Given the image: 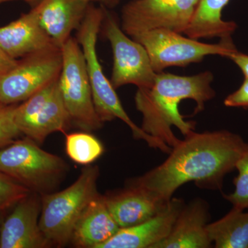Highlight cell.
<instances>
[{"label":"cell","mask_w":248,"mask_h":248,"mask_svg":"<svg viewBox=\"0 0 248 248\" xmlns=\"http://www.w3.org/2000/svg\"><path fill=\"white\" fill-rule=\"evenodd\" d=\"M207 231L216 248H248V212L232 207L224 217L208 223Z\"/></svg>","instance_id":"20"},{"label":"cell","mask_w":248,"mask_h":248,"mask_svg":"<svg viewBox=\"0 0 248 248\" xmlns=\"http://www.w3.org/2000/svg\"><path fill=\"white\" fill-rule=\"evenodd\" d=\"M213 79L210 71L192 76L157 73L151 89H138L135 94V105L142 115V130L171 148L175 146L181 140L173 133L172 127L186 137L195 131L196 125L184 120L179 104L184 99H192L197 104L195 114L203 111L205 103L216 95L211 86Z\"/></svg>","instance_id":"2"},{"label":"cell","mask_w":248,"mask_h":248,"mask_svg":"<svg viewBox=\"0 0 248 248\" xmlns=\"http://www.w3.org/2000/svg\"><path fill=\"white\" fill-rule=\"evenodd\" d=\"M68 166L61 157L44 151L29 138L17 140L0 150V172L33 193H50Z\"/></svg>","instance_id":"5"},{"label":"cell","mask_w":248,"mask_h":248,"mask_svg":"<svg viewBox=\"0 0 248 248\" xmlns=\"http://www.w3.org/2000/svg\"><path fill=\"white\" fill-rule=\"evenodd\" d=\"M62 67V49L53 46L18 60L0 78V104L24 102L58 79Z\"/></svg>","instance_id":"8"},{"label":"cell","mask_w":248,"mask_h":248,"mask_svg":"<svg viewBox=\"0 0 248 248\" xmlns=\"http://www.w3.org/2000/svg\"><path fill=\"white\" fill-rule=\"evenodd\" d=\"M16 108L14 104H0V148L9 146L22 135L15 122Z\"/></svg>","instance_id":"24"},{"label":"cell","mask_w":248,"mask_h":248,"mask_svg":"<svg viewBox=\"0 0 248 248\" xmlns=\"http://www.w3.org/2000/svg\"><path fill=\"white\" fill-rule=\"evenodd\" d=\"M62 67L58 82L71 123L86 132L102 127L93 102L84 54L79 42L71 37L62 47Z\"/></svg>","instance_id":"6"},{"label":"cell","mask_w":248,"mask_h":248,"mask_svg":"<svg viewBox=\"0 0 248 248\" xmlns=\"http://www.w3.org/2000/svg\"><path fill=\"white\" fill-rule=\"evenodd\" d=\"M112 218L122 228L136 226L157 215L169 202L144 187L130 184L104 195Z\"/></svg>","instance_id":"14"},{"label":"cell","mask_w":248,"mask_h":248,"mask_svg":"<svg viewBox=\"0 0 248 248\" xmlns=\"http://www.w3.org/2000/svg\"><path fill=\"white\" fill-rule=\"evenodd\" d=\"M104 16L105 11L102 8L90 5L78 29L77 38L84 54L96 112L103 123L120 119L130 128L136 140H143L151 148L168 153L169 147L167 145L145 133L130 118L124 110L115 88L103 71L102 65L98 60L97 42Z\"/></svg>","instance_id":"3"},{"label":"cell","mask_w":248,"mask_h":248,"mask_svg":"<svg viewBox=\"0 0 248 248\" xmlns=\"http://www.w3.org/2000/svg\"><path fill=\"white\" fill-rule=\"evenodd\" d=\"M184 205L182 199L172 197L157 215L136 226L122 228L99 248H153L169 236Z\"/></svg>","instance_id":"13"},{"label":"cell","mask_w":248,"mask_h":248,"mask_svg":"<svg viewBox=\"0 0 248 248\" xmlns=\"http://www.w3.org/2000/svg\"><path fill=\"white\" fill-rule=\"evenodd\" d=\"M120 230L108 209L104 196L98 194L77 223L71 242L77 247L99 248Z\"/></svg>","instance_id":"18"},{"label":"cell","mask_w":248,"mask_h":248,"mask_svg":"<svg viewBox=\"0 0 248 248\" xmlns=\"http://www.w3.org/2000/svg\"><path fill=\"white\" fill-rule=\"evenodd\" d=\"M132 38L146 49L152 66L156 73L170 66L185 67L190 63H200L208 55L229 58L237 51L232 37L211 45L166 29L148 31Z\"/></svg>","instance_id":"7"},{"label":"cell","mask_w":248,"mask_h":248,"mask_svg":"<svg viewBox=\"0 0 248 248\" xmlns=\"http://www.w3.org/2000/svg\"><path fill=\"white\" fill-rule=\"evenodd\" d=\"M200 0H135L122 11V29L131 37L166 29L184 33Z\"/></svg>","instance_id":"9"},{"label":"cell","mask_w":248,"mask_h":248,"mask_svg":"<svg viewBox=\"0 0 248 248\" xmlns=\"http://www.w3.org/2000/svg\"><path fill=\"white\" fill-rule=\"evenodd\" d=\"M53 46L56 45L41 27L35 8L0 27V48L15 60Z\"/></svg>","instance_id":"17"},{"label":"cell","mask_w":248,"mask_h":248,"mask_svg":"<svg viewBox=\"0 0 248 248\" xmlns=\"http://www.w3.org/2000/svg\"><path fill=\"white\" fill-rule=\"evenodd\" d=\"M17 60L11 58L0 48V78L11 71L17 64Z\"/></svg>","instance_id":"26"},{"label":"cell","mask_w":248,"mask_h":248,"mask_svg":"<svg viewBox=\"0 0 248 248\" xmlns=\"http://www.w3.org/2000/svg\"><path fill=\"white\" fill-rule=\"evenodd\" d=\"M184 138L162 164L130 184L144 187L166 202L186 183L221 190L223 179L234 170L248 143L238 134L226 130L192 131Z\"/></svg>","instance_id":"1"},{"label":"cell","mask_w":248,"mask_h":248,"mask_svg":"<svg viewBox=\"0 0 248 248\" xmlns=\"http://www.w3.org/2000/svg\"><path fill=\"white\" fill-rule=\"evenodd\" d=\"M105 35L113 53V68L110 82L115 89L133 84L139 89H151L156 74L146 49L130 39L121 29L115 17L105 11Z\"/></svg>","instance_id":"10"},{"label":"cell","mask_w":248,"mask_h":248,"mask_svg":"<svg viewBox=\"0 0 248 248\" xmlns=\"http://www.w3.org/2000/svg\"><path fill=\"white\" fill-rule=\"evenodd\" d=\"M17 1V0H0V4H1V3L6 2V1ZM21 1H23V0H21Z\"/></svg>","instance_id":"30"},{"label":"cell","mask_w":248,"mask_h":248,"mask_svg":"<svg viewBox=\"0 0 248 248\" xmlns=\"http://www.w3.org/2000/svg\"><path fill=\"white\" fill-rule=\"evenodd\" d=\"M209 205L205 201L195 199L184 205L167 237L153 248H209L213 243L207 225L210 219Z\"/></svg>","instance_id":"15"},{"label":"cell","mask_w":248,"mask_h":248,"mask_svg":"<svg viewBox=\"0 0 248 248\" xmlns=\"http://www.w3.org/2000/svg\"><path fill=\"white\" fill-rule=\"evenodd\" d=\"M235 169L238 174L233 181L234 190L230 195H223V197L232 207L246 210L248 209V143L236 161Z\"/></svg>","instance_id":"22"},{"label":"cell","mask_w":248,"mask_h":248,"mask_svg":"<svg viewBox=\"0 0 248 248\" xmlns=\"http://www.w3.org/2000/svg\"><path fill=\"white\" fill-rule=\"evenodd\" d=\"M224 105L226 107L248 108V78H245L239 89L225 99Z\"/></svg>","instance_id":"25"},{"label":"cell","mask_w":248,"mask_h":248,"mask_svg":"<svg viewBox=\"0 0 248 248\" xmlns=\"http://www.w3.org/2000/svg\"><path fill=\"white\" fill-rule=\"evenodd\" d=\"M58 79L16 108L15 122L19 131L36 143H43L52 133L64 132L71 124Z\"/></svg>","instance_id":"11"},{"label":"cell","mask_w":248,"mask_h":248,"mask_svg":"<svg viewBox=\"0 0 248 248\" xmlns=\"http://www.w3.org/2000/svg\"><path fill=\"white\" fill-rule=\"evenodd\" d=\"M42 197L30 194L15 205L0 229L1 248H45L52 246L40 226Z\"/></svg>","instance_id":"12"},{"label":"cell","mask_w":248,"mask_h":248,"mask_svg":"<svg viewBox=\"0 0 248 248\" xmlns=\"http://www.w3.org/2000/svg\"><path fill=\"white\" fill-rule=\"evenodd\" d=\"M104 148L102 143L89 132H77L66 135L67 155L76 164L87 166L99 159Z\"/></svg>","instance_id":"21"},{"label":"cell","mask_w":248,"mask_h":248,"mask_svg":"<svg viewBox=\"0 0 248 248\" xmlns=\"http://www.w3.org/2000/svg\"><path fill=\"white\" fill-rule=\"evenodd\" d=\"M99 175L97 166H87L69 187L42 196L40 226L52 246L62 247L71 241L80 217L99 194Z\"/></svg>","instance_id":"4"},{"label":"cell","mask_w":248,"mask_h":248,"mask_svg":"<svg viewBox=\"0 0 248 248\" xmlns=\"http://www.w3.org/2000/svg\"><path fill=\"white\" fill-rule=\"evenodd\" d=\"M31 193L22 184L0 172V212L15 206Z\"/></svg>","instance_id":"23"},{"label":"cell","mask_w":248,"mask_h":248,"mask_svg":"<svg viewBox=\"0 0 248 248\" xmlns=\"http://www.w3.org/2000/svg\"><path fill=\"white\" fill-rule=\"evenodd\" d=\"M230 0H200L192 22L184 34L190 38H230L237 24L222 19V11Z\"/></svg>","instance_id":"19"},{"label":"cell","mask_w":248,"mask_h":248,"mask_svg":"<svg viewBox=\"0 0 248 248\" xmlns=\"http://www.w3.org/2000/svg\"><path fill=\"white\" fill-rule=\"evenodd\" d=\"M90 0H42L34 6L41 27L61 48L78 30L89 9Z\"/></svg>","instance_id":"16"},{"label":"cell","mask_w":248,"mask_h":248,"mask_svg":"<svg viewBox=\"0 0 248 248\" xmlns=\"http://www.w3.org/2000/svg\"><path fill=\"white\" fill-rule=\"evenodd\" d=\"M90 1H91V2H92V1H99V2L104 3V4L112 5L117 4L119 0H90Z\"/></svg>","instance_id":"28"},{"label":"cell","mask_w":248,"mask_h":248,"mask_svg":"<svg viewBox=\"0 0 248 248\" xmlns=\"http://www.w3.org/2000/svg\"><path fill=\"white\" fill-rule=\"evenodd\" d=\"M236 63V66L239 67L244 73L245 78H248V55L236 51L232 54L229 58Z\"/></svg>","instance_id":"27"},{"label":"cell","mask_w":248,"mask_h":248,"mask_svg":"<svg viewBox=\"0 0 248 248\" xmlns=\"http://www.w3.org/2000/svg\"><path fill=\"white\" fill-rule=\"evenodd\" d=\"M26 2L29 3V4L32 5V6H35L36 5L40 3L42 0H23Z\"/></svg>","instance_id":"29"}]
</instances>
